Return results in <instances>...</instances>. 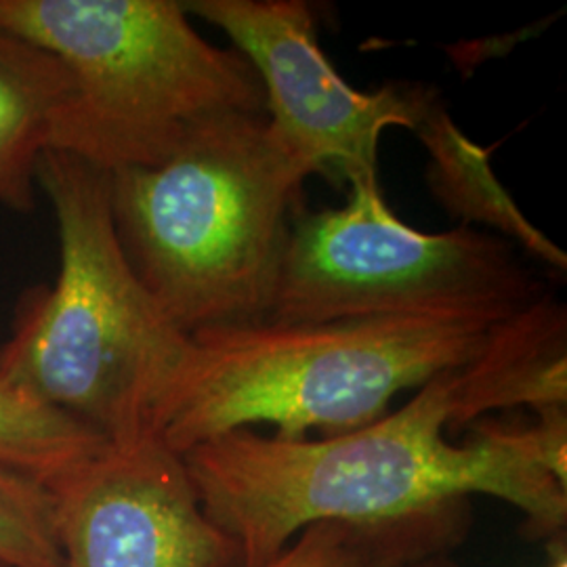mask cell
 Instances as JSON below:
<instances>
[{
  "label": "cell",
  "mask_w": 567,
  "mask_h": 567,
  "mask_svg": "<svg viewBox=\"0 0 567 567\" xmlns=\"http://www.w3.org/2000/svg\"><path fill=\"white\" fill-rule=\"evenodd\" d=\"M72 79L53 53L0 30V204L28 215L39 166L51 152Z\"/></svg>",
  "instance_id": "10"
},
{
  "label": "cell",
  "mask_w": 567,
  "mask_h": 567,
  "mask_svg": "<svg viewBox=\"0 0 567 567\" xmlns=\"http://www.w3.org/2000/svg\"><path fill=\"white\" fill-rule=\"evenodd\" d=\"M550 567H567L566 555H564V553H561V555H557V557H555V561H553V566Z\"/></svg>",
  "instance_id": "16"
},
{
  "label": "cell",
  "mask_w": 567,
  "mask_h": 567,
  "mask_svg": "<svg viewBox=\"0 0 567 567\" xmlns=\"http://www.w3.org/2000/svg\"><path fill=\"white\" fill-rule=\"evenodd\" d=\"M311 173L267 133V114L204 122L154 166L110 173L122 250L185 334L264 322Z\"/></svg>",
  "instance_id": "4"
},
{
  "label": "cell",
  "mask_w": 567,
  "mask_h": 567,
  "mask_svg": "<svg viewBox=\"0 0 567 567\" xmlns=\"http://www.w3.org/2000/svg\"><path fill=\"white\" fill-rule=\"evenodd\" d=\"M526 307V305H524ZM522 307H454L324 324H252L192 334V355L156 435L177 454L225 433L276 426L280 440L355 431L391 400L471 364Z\"/></svg>",
  "instance_id": "2"
},
{
  "label": "cell",
  "mask_w": 567,
  "mask_h": 567,
  "mask_svg": "<svg viewBox=\"0 0 567 567\" xmlns=\"http://www.w3.org/2000/svg\"><path fill=\"white\" fill-rule=\"evenodd\" d=\"M0 564L7 567H65L49 487L0 468Z\"/></svg>",
  "instance_id": "14"
},
{
  "label": "cell",
  "mask_w": 567,
  "mask_h": 567,
  "mask_svg": "<svg viewBox=\"0 0 567 567\" xmlns=\"http://www.w3.org/2000/svg\"><path fill=\"white\" fill-rule=\"evenodd\" d=\"M183 9L224 30L252 65L269 137L311 175L332 168L347 182L379 177L381 135L389 126L416 131L437 103L419 84L351 89L322 53L301 0H189Z\"/></svg>",
  "instance_id": "7"
},
{
  "label": "cell",
  "mask_w": 567,
  "mask_h": 567,
  "mask_svg": "<svg viewBox=\"0 0 567 567\" xmlns=\"http://www.w3.org/2000/svg\"><path fill=\"white\" fill-rule=\"evenodd\" d=\"M107 446L81 419L0 383V468L51 489Z\"/></svg>",
  "instance_id": "12"
},
{
  "label": "cell",
  "mask_w": 567,
  "mask_h": 567,
  "mask_svg": "<svg viewBox=\"0 0 567 567\" xmlns=\"http://www.w3.org/2000/svg\"><path fill=\"white\" fill-rule=\"evenodd\" d=\"M39 187L58 219L60 274L21 297L0 349V383L81 419L110 444L156 435L192 337L166 318L128 264L107 171L47 152Z\"/></svg>",
  "instance_id": "3"
},
{
  "label": "cell",
  "mask_w": 567,
  "mask_h": 567,
  "mask_svg": "<svg viewBox=\"0 0 567 567\" xmlns=\"http://www.w3.org/2000/svg\"><path fill=\"white\" fill-rule=\"evenodd\" d=\"M458 370L435 377L395 412L318 440L238 429L183 454L206 517L261 567L305 527H381L461 513L484 494L519 508L527 529L559 536L567 522L566 408L526 426L475 425L463 444L446 431Z\"/></svg>",
  "instance_id": "1"
},
{
  "label": "cell",
  "mask_w": 567,
  "mask_h": 567,
  "mask_svg": "<svg viewBox=\"0 0 567 567\" xmlns=\"http://www.w3.org/2000/svg\"><path fill=\"white\" fill-rule=\"evenodd\" d=\"M400 567H461L456 561H452L450 557L446 555H442V553H431V555H425V557H419V559H414V561H408L404 566Z\"/></svg>",
  "instance_id": "15"
},
{
  "label": "cell",
  "mask_w": 567,
  "mask_h": 567,
  "mask_svg": "<svg viewBox=\"0 0 567 567\" xmlns=\"http://www.w3.org/2000/svg\"><path fill=\"white\" fill-rule=\"evenodd\" d=\"M51 492L65 567H240L182 454L156 435L110 444Z\"/></svg>",
  "instance_id": "8"
},
{
  "label": "cell",
  "mask_w": 567,
  "mask_h": 567,
  "mask_svg": "<svg viewBox=\"0 0 567 567\" xmlns=\"http://www.w3.org/2000/svg\"><path fill=\"white\" fill-rule=\"evenodd\" d=\"M456 524L458 515L402 526L316 524L261 567H400L442 553Z\"/></svg>",
  "instance_id": "13"
},
{
  "label": "cell",
  "mask_w": 567,
  "mask_h": 567,
  "mask_svg": "<svg viewBox=\"0 0 567 567\" xmlns=\"http://www.w3.org/2000/svg\"><path fill=\"white\" fill-rule=\"evenodd\" d=\"M341 208L292 217L264 322L324 324L454 307H524L543 295L511 244L458 227L423 234L386 206L379 177Z\"/></svg>",
  "instance_id": "6"
},
{
  "label": "cell",
  "mask_w": 567,
  "mask_h": 567,
  "mask_svg": "<svg viewBox=\"0 0 567 567\" xmlns=\"http://www.w3.org/2000/svg\"><path fill=\"white\" fill-rule=\"evenodd\" d=\"M0 30L72 79L51 152L107 173L163 163L204 122L265 114L252 65L203 39L177 0H0Z\"/></svg>",
  "instance_id": "5"
},
{
  "label": "cell",
  "mask_w": 567,
  "mask_h": 567,
  "mask_svg": "<svg viewBox=\"0 0 567 567\" xmlns=\"http://www.w3.org/2000/svg\"><path fill=\"white\" fill-rule=\"evenodd\" d=\"M566 307L545 292L515 311L458 370L447 429L515 405L566 408Z\"/></svg>",
  "instance_id": "9"
},
{
  "label": "cell",
  "mask_w": 567,
  "mask_h": 567,
  "mask_svg": "<svg viewBox=\"0 0 567 567\" xmlns=\"http://www.w3.org/2000/svg\"><path fill=\"white\" fill-rule=\"evenodd\" d=\"M416 133L433 158L429 171L431 185L454 215H461L466 224L494 225L545 264L561 271L566 269V255L527 221L496 182L489 166V152L468 142L437 103L429 110Z\"/></svg>",
  "instance_id": "11"
}]
</instances>
